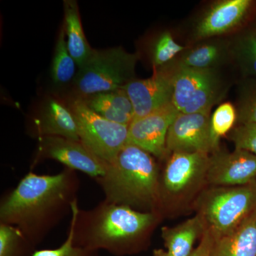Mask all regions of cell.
Returning a JSON list of instances; mask_svg holds the SVG:
<instances>
[{
    "label": "cell",
    "instance_id": "83f0119b",
    "mask_svg": "<svg viewBox=\"0 0 256 256\" xmlns=\"http://www.w3.org/2000/svg\"><path fill=\"white\" fill-rule=\"evenodd\" d=\"M237 112L239 124H256V85L242 94Z\"/></svg>",
    "mask_w": 256,
    "mask_h": 256
},
{
    "label": "cell",
    "instance_id": "3957f363",
    "mask_svg": "<svg viewBox=\"0 0 256 256\" xmlns=\"http://www.w3.org/2000/svg\"><path fill=\"white\" fill-rule=\"evenodd\" d=\"M156 220L153 212H139L105 202L89 212H82L78 208L74 240H82L88 250L116 249L146 233Z\"/></svg>",
    "mask_w": 256,
    "mask_h": 256
},
{
    "label": "cell",
    "instance_id": "ac0fdd59",
    "mask_svg": "<svg viewBox=\"0 0 256 256\" xmlns=\"http://www.w3.org/2000/svg\"><path fill=\"white\" fill-rule=\"evenodd\" d=\"M63 26L69 53L75 60L78 68H80L92 57L95 50L90 46L86 38L76 2H64Z\"/></svg>",
    "mask_w": 256,
    "mask_h": 256
},
{
    "label": "cell",
    "instance_id": "7402d4cb",
    "mask_svg": "<svg viewBox=\"0 0 256 256\" xmlns=\"http://www.w3.org/2000/svg\"><path fill=\"white\" fill-rule=\"evenodd\" d=\"M230 52L242 73L256 79V32H248L236 38Z\"/></svg>",
    "mask_w": 256,
    "mask_h": 256
},
{
    "label": "cell",
    "instance_id": "2e32d148",
    "mask_svg": "<svg viewBox=\"0 0 256 256\" xmlns=\"http://www.w3.org/2000/svg\"><path fill=\"white\" fill-rule=\"evenodd\" d=\"M210 256H256V210L230 233L214 238Z\"/></svg>",
    "mask_w": 256,
    "mask_h": 256
},
{
    "label": "cell",
    "instance_id": "ffe728a7",
    "mask_svg": "<svg viewBox=\"0 0 256 256\" xmlns=\"http://www.w3.org/2000/svg\"><path fill=\"white\" fill-rule=\"evenodd\" d=\"M206 230L202 217L197 214L182 224L172 227H163L162 236L170 256H190L196 238Z\"/></svg>",
    "mask_w": 256,
    "mask_h": 256
},
{
    "label": "cell",
    "instance_id": "30bf717a",
    "mask_svg": "<svg viewBox=\"0 0 256 256\" xmlns=\"http://www.w3.org/2000/svg\"><path fill=\"white\" fill-rule=\"evenodd\" d=\"M210 114L180 112L169 128L168 154L173 152H214L210 136Z\"/></svg>",
    "mask_w": 256,
    "mask_h": 256
},
{
    "label": "cell",
    "instance_id": "5bb4252c",
    "mask_svg": "<svg viewBox=\"0 0 256 256\" xmlns=\"http://www.w3.org/2000/svg\"><path fill=\"white\" fill-rule=\"evenodd\" d=\"M252 4L250 0L217 2L197 23L194 36L197 40H207L232 31L242 22Z\"/></svg>",
    "mask_w": 256,
    "mask_h": 256
},
{
    "label": "cell",
    "instance_id": "d6986e66",
    "mask_svg": "<svg viewBox=\"0 0 256 256\" xmlns=\"http://www.w3.org/2000/svg\"><path fill=\"white\" fill-rule=\"evenodd\" d=\"M182 54L175 65L170 66L201 70L216 69L232 55L230 45L222 41L202 44L191 50H185Z\"/></svg>",
    "mask_w": 256,
    "mask_h": 256
},
{
    "label": "cell",
    "instance_id": "603a6c76",
    "mask_svg": "<svg viewBox=\"0 0 256 256\" xmlns=\"http://www.w3.org/2000/svg\"><path fill=\"white\" fill-rule=\"evenodd\" d=\"M237 122L238 112L233 104L226 102L217 107L210 118V136L214 152L220 149V139L230 132Z\"/></svg>",
    "mask_w": 256,
    "mask_h": 256
},
{
    "label": "cell",
    "instance_id": "cb8c5ba5",
    "mask_svg": "<svg viewBox=\"0 0 256 256\" xmlns=\"http://www.w3.org/2000/svg\"><path fill=\"white\" fill-rule=\"evenodd\" d=\"M186 48L175 41L170 32L162 33L153 43L151 50V62L153 68H163L171 64Z\"/></svg>",
    "mask_w": 256,
    "mask_h": 256
},
{
    "label": "cell",
    "instance_id": "8fae6325",
    "mask_svg": "<svg viewBox=\"0 0 256 256\" xmlns=\"http://www.w3.org/2000/svg\"><path fill=\"white\" fill-rule=\"evenodd\" d=\"M124 88L132 102L134 119L144 117L172 104V77L166 67L154 69L150 78L133 79Z\"/></svg>",
    "mask_w": 256,
    "mask_h": 256
},
{
    "label": "cell",
    "instance_id": "ba28073f",
    "mask_svg": "<svg viewBox=\"0 0 256 256\" xmlns=\"http://www.w3.org/2000/svg\"><path fill=\"white\" fill-rule=\"evenodd\" d=\"M36 160L52 159L65 164L68 169L78 170L92 178H100L108 164L98 158L80 141L56 136L38 138Z\"/></svg>",
    "mask_w": 256,
    "mask_h": 256
},
{
    "label": "cell",
    "instance_id": "6da1fadb",
    "mask_svg": "<svg viewBox=\"0 0 256 256\" xmlns=\"http://www.w3.org/2000/svg\"><path fill=\"white\" fill-rule=\"evenodd\" d=\"M74 170L54 175L28 173L0 206L1 224L20 229L25 238L47 233L75 201Z\"/></svg>",
    "mask_w": 256,
    "mask_h": 256
},
{
    "label": "cell",
    "instance_id": "4dcf8cb0",
    "mask_svg": "<svg viewBox=\"0 0 256 256\" xmlns=\"http://www.w3.org/2000/svg\"><path fill=\"white\" fill-rule=\"evenodd\" d=\"M254 31H255L256 32V26L255 30H254Z\"/></svg>",
    "mask_w": 256,
    "mask_h": 256
},
{
    "label": "cell",
    "instance_id": "4fadbf2b",
    "mask_svg": "<svg viewBox=\"0 0 256 256\" xmlns=\"http://www.w3.org/2000/svg\"><path fill=\"white\" fill-rule=\"evenodd\" d=\"M168 156L162 182L164 190L170 194H180L201 180H206L210 154L173 152Z\"/></svg>",
    "mask_w": 256,
    "mask_h": 256
},
{
    "label": "cell",
    "instance_id": "7c38bea8",
    "mask_svg": "<svg viewBox=\"0 0 256 256\" xmlns=\"http://www.w3.org/2000/svg\"><path fill=\"white\" fill-rule=\"evenodd\" d=\"M180 112L171 104L144 117L133 120L128 126L129 143L142 148L156 158L168 156V131Z\"/></svg>",
    "mask_w": 256,
    "mask_h": 256
},
{
    "label": "cell",
    "instance_id": "9c48e42d",
    "mask_svg": "<svg viewBox=\"0 0 256 256\" xmlns=\"http://www.w3.org/2000/svg\"><path fill=\"white\" fill-rule=\"evenodd\" d=\"M207 182L214 186H239L256 183V156L250 152L235 149L210 154Z\"/></svg>",
    "mask_w": 256,
    "mask_h": 256
},
{
    "label": "cell",
    "instance_id": "44dd1931",
    "mask_svg": "<svg viewBox=\"0 0 256 256\" xmlns=\"http://www.w3.org/2000/svg\"><path fill=\"white\" fill-rule=\"evenodd\" d=\"M76 66H78L75 60L69 53L63 26L58 34L52 60L50 74L54 82L60 86L68 85L70 82L73 84L78 72Z\"/></svg>",
    "mask_w": 256,
    "mask_h": 256
},
{
    "label": "cell",
    "instance_id": "7a4b0ae2",
    "mask_svg": "<svg viewBox=\"0 0 256 256\" xmlns=\"http://www.w3.org/2000/svg\"><path fill=\"white\" fill-rule=\"evenodd\" d=\"M106 201L114 204L151 210L160 201L159 170L154 158L142 148L128 143L98 178Z\"/></svg>",
    "mask_w": 256,
    "mask_h": 256
},
{
    "label": "cell",
    "instance_id": "f546056e",
    "mask_svg": "<svg viewBox=\"0 0 256 256\" xmlns=\"http://www.w3.org/2000/svg\"><path fill=\"white\" fill-rule=\"evenodd\" d=\"M154 256H170L168 252L162 250V249H156L154 250Z\"/></svg>",
    "mask_w": 256,
    "mask_h": 256
},
{
    "label": "cell",
    "instance_id": "d4e9b609",
    "mask_svg": "<svg viewBox=\"0 0 256 256\" xmlns=\"http://www.w3.org/2000/svg\"><path fill=\"white\" fill-rule=\"evenodd\" d=\"M78 207L77 200L72 204V218L68 238L60 247L55 249H45L37 250L32 256H88L87 248L77 247L74 242V228H75L76 217Z\"/></svg>",
    "mask_w": 256,
    "mask_h": 256
},
{
    "label": "cell",
    "instance_id": "8992f818",
    "mask_svg": "<svg viewBox=\"0 0 256 256\" xmlns=\"http://www.w3.org/2000/svg\"><path fill=\"white\" fill-rule=\"evenodd\" d=\"M68 106L75 118L80 142L98 158L110 164L129 143L128 126L101 117L78 98L72 97Z\"/></svg>",
    "mask_w": 256,
    "mask_h": 256
},
{
    "label": "cell",
    "instance_id": "f1b7e54d",
    "mask_svg": "<svg viewBox=\"0 0 256 256\" xmlns=\"http://www.w3.org/2000/svg\"><path fill=\"white\" fill-rule=\"evenodd\" d=\"M214 238L208 230H205L200 245L193 250L190 256H210V250L213 245Z\"/></svg>",
    "mask_w": 256,
    "mask_h": 256
},
{
    "label": "cell",
    "instance_id": "277c9868",
    "mask_svg": "<svg viewBox=\"0 0 256 256\" xmlns=\"http://www.w3.org/2000/svg\"><path fill=\"white\" fill-rule=\"evenodd\" d=\"M138 60L137 54L128 53L121 47L95 50L86 63L78 68L72 84L73 97L84 98L122 88L134 78Z\"/></svg>",
    "mask_w": 256,
    "mask_h": 256
},
{
    "label": "cell",
    "instance_id": "5b68a950",
    "mask_svg": "<svg viewBox=\"0 0 256 256\" xmlns=\"http://www.w3.org/2000/svg\"><path fill=\"white\" fill-rule=\"evenodd\" d=\"M256 210V183L214 186L202 194L198 214L214 238L230 233Z\"/></svg>",
    "mask_w": 256,
    "mask_h": 256
},
{
    "label": "cell",
    "instance_id": "4316f807",
    "mask_svg": "<svg viewBox=\"0 0 256 256\" xmlns=\"http://www.w3.org/2000/svg\"><path fill=\"white\" fill-rule=\"evenodd\" d=\"M24 236L20 229L8 224L0 225V256H14Z\"/></svg>",
    "mask_w": 256,
    "mask_h": 256
},
{
    "label": "cell",
    "instance_id": "52a82bcc",
    "mask_svg": "<svg viewBox=\"0 0 256 256\" xmlns=\"http://www.w3.org/2000/svg\"><path fill=\"white\" fill-rule=\"evenodd\" d=\"M172 77L173 105L182 114H210L222 98V84L216 69L166 66Z\"/></svg>",
    "mask_w": 256,
    "mask_h": 256
},
{
    "label": "cell",
    "instance_id": "e0dca14e",
    "mask_svg": "<svg viewBox=\"0 0 256 256\" xmlns=\"http://www.w3.org/2000/svg\"><path fill=\"white\" fill-rule=\"evenodd\" d=\"M80 99L96 114L111 122L129 126L134 118L132 102L124 88Z\"/></svg>",
    "mask_w": 256,
    "mask_h": 256
},
{
    "label": "cell",
    "instance_id": "9a60e30c",
    "mask_svg": "<svg viewBox=\"0 0 256 256\" xmlns=\"http://www.w3.org/2000/svg\"><path fill=\"white\" fill-rule=\"evenodd\" d=\"M35 124L38 138L56 136L80 141L73 112L58 99L46 100Z\"/></svg>",
    "mask_w": 256,
    "mask_h": 256
},
{
    "label": "cell",
    "instance_id": "484cf974",
    "mask_svg": "<svg viewBox=\"0 0 256 256\" xmlns=\"http://www.w3.org/2000/svg\"><path fill=\"white\" fill-rule=\"evenodd\" d=\"M235 149L250 152L256 156V124H238L228 134Z\"/></svg>",
    "mask_w": 256,
    "mask_h": 256
}]
</instances>
